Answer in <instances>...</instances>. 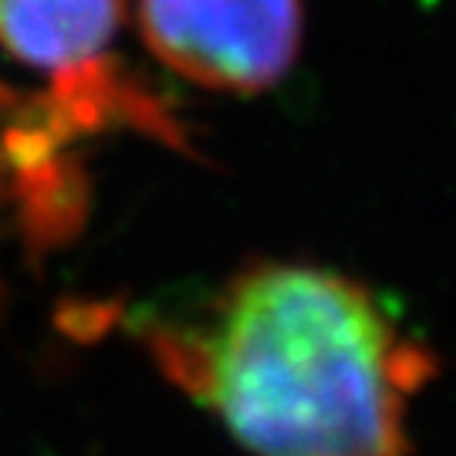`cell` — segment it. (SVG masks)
Wrapping results in <instances>:
<instances>
[{
    "label": "cell",
    "instance_id": "cell-1",
    "mask_svg": "<svg viewBox=\"0 0 456 456\" xmlns=\"http://www.w3.org/2000/svg\"><path fill=\"white\" fill-rule=\"evenodd\" d=\"M146 338L250 456H406L409 399L433 375L379 297L322 264H250Z\"/></svg>",
    "mask_w": 456,
    "mask_h": 456
},
{
    "label": "cell",
    "instance_id": "cell-2",
    "mask_svg": "<svg viewBox=\"0 0 456 456\" xmlns=\"http://www.w3.org/2000/svg\"><path fill=\"white\" fill-rule=\"evenodd\" d=\"M135 17L159 65L233 95L274 88L305 41V0H135Z\"/></svg>",
    "mask_w": 456,
    "mask_h": 456
},
{
    "label": "cell",
    "instance_id": "cell-3",
    "mask_svg": "<svg viewBox=\"0 0 456 456\" xmlns=\"http://www.w3.org/2000/svg\"><path fill=\"white\" fill-rule=\"evenodd\" d=\"M129 0H0V51L54 78L95 71L122 20Z\"/></svg>",
    "mask_w": 456,
    "mask_h": 456
}]
</instances>
